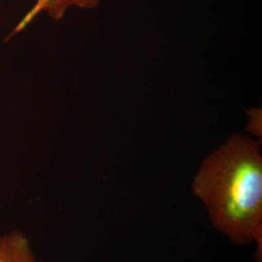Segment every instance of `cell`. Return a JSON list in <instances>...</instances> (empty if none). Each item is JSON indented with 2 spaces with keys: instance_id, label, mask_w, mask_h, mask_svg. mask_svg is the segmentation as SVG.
<instances>
[{
  "instance_id": "2",
  "label": "cell",
  "mask_w": 262,
  "mask_h": 262,
  "mask_svg": "<svg viewBox=\"0 0 262 262\" xmlns=\"http://www.w3.org/2000/svg\"><path fill=\"white\" fill-rule=\"evenodd\" d=\"M100 0H36L34 7L21 20L19 29L26 27L38 14L45 12L51 19L59 20L64 17L67 10L72 7L81 9H94Z\"/></svg>"
},
{
  "instance_id": "1",
  "label": "cell",
  "mask_w": 262,
  "mask_h": 262,
  "mask_svg": "<svg viewBox=\"0 0 262 262\" xmlns=\"http://www.w3.org/2000/svg\"><path fill=\"white\" fill-rule=\"evenodd\" d=\"M192 193L212 225L238 246L254 244L262 261V156L260 143L235 134L203 160Z\"/></svg>"
},
{
  "instance_id": "3",
  "label": "cell",
  "mask_w": 262,
  "mask_h": 262,
  "mask_svg": "<svg viewBox=\"0 0 262 262\" xmlns=\"http://www.w3.org/2000/svg\"><path fill=\"white\" fill-rule=\"evenodd\" d=\"M0 262H37L24 232L17 230L0 235Z\"/></svg>"
}]
</instances>
